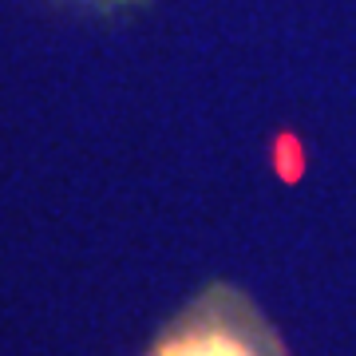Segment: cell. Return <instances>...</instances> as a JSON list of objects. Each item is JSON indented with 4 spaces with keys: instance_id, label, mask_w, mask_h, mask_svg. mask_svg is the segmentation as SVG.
Returning a JSON list of instances; mask_svg holds the SVG:
<instances>
[{
    "instance_id": "cell-1",
    "label": "cell",
    "mask_w": 356,
    "mask_h": 356,
    "mask_svg": "<svg viewBox=\"0 0 356 356\" xmlns=\"http://www.w3.org/2000/svg\"><path fill=\"white\" fill-rule=\"evenodd\" d=\"M151 356H277L254 321L229 317L222 305L198 309Z\"/></svg>"
}]
</instances>
